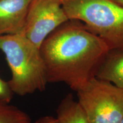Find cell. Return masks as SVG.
<instances>
[{"mask_svg":"<svg viewBox=\"0 0 123 123\" xmlns=\"http://www.w3.org/2000/svg\"><path fill=\"white\" fill-rule=\"evenodd\" d=\"M76 92L78 101L89 123H120L123 88L94 77Z\"/></svg>","mask_w":123,"mask_h":123,"instance_id":"277c9868","label":"cell"},{"mask_svg":"<svg viewBox=\"0 0 123 123\" xmlns=\"http://www.w3.org/2000/svg\"><path fill=\"white\" fill-rule=\"evenodd\" d=\"M13 93L8 83L0 78V100L9 103L11 100Z\"/></svg>","mask_w":123,"mask_h":123,"instance_id":"30bf717a","label":"cell"},{"mask_svg":"<svg viewBox=\"0 0 123 123\" xmlns=\"http://www.w3.org/2000/svg\"><path fill=\"white\" fill-rule=\"evenodd\" d=\"M31 119L25 112L14 105L0 101V123H31Z\"/></svg>","mask_w":123,"mask_h":123,"instance_id":"9c48e42d","label":"cell"},{"mask_svg":"<svg viewBox=\"0 0 123 123\" xmlns=\"http://www.w3.org/2000/svg\"><path fill=\"white\" fill-rule=\"evenodd\" d=\"M120 123H123V117L122 119H121V122H120Z\"/></svg>","mask_w":123,"mask_h":123,"instance_id":"4fadbf2b","label":"cell"},{"mask_svg":"<svg viewBox=\"0 0 123 123\" xmlns=\"http://www.w3.org/2000/svg\"><path fill=\"white\" fill-rule=\"evenodd\" d=\"M56 113L58 123H89L84 111L71 93L62 100Z\"/></svg>","mask_w":123,"mask_h":123,"instance_id":"ba28073f","label":"cell"},{"mask_svg":"<svg viewBox=\"0 0 123 123\" xmlns=\"http://www.w3.org/2000/svg\"><path fill=\"white\" fill-rule=\"evenodd\" d=\"M0 101H1V100H0Z\"/></svg>","mask_w":123,"mask_h":123,"instance_id":"5bb4252c","label":"cell"},{"mask_svg":"<svg viewBox=\"0 0 123 123\" xmlns=\"http://www.w3.org/2000/svg\"><path fill=\"white\" fill-rule=\"evenodd\" d=\"M68 20L62 0H31L22 33L39 48L52 31Z\"/></svg>","mask_w":123,"mask_h":123,"instance_id":"5b68a950","label":"cell"},{"mask_svg":"<svg viewBox=\"0 0 123 123\" xmlns=\"http://www.w3.org/2000/svg\"><path fill=\"white\" fill-rule=\"evenodd\" d=\"M95 77L123 89V47L108 51L97 70Z\"/></svg>","mask_w":123,"mask_h":123,"instance_id":"52a82bcc","label":"cell"},{"mask_svg":"<svg viewBox=\"0 0 123 123\" xmlns=\"http://www.w3.org/2000/svg\"><path fill=\"white\" fill-rule=\"evenodd\" d=\"M0 50L11 70L7 83L13 93L25 96L46 90L49 83L39 48L24 34L0 37Z\"/></svg>","mask_w":123,"mask_h":123,"instance_id":"7a4b0ae2","label":"cell"},{"mask_svg":"<svg viewBox=\"0 0 123 123\" xmlns=\"http://www.w3.org/2000/svg\"><path fill=\"white\" fill-rule=\"evenodd\" d=\"M69 19L81 21L109 50L123 47V7L112 0H62Z\"/></svg>","mask_w":123,"mask_h":123,"instance_id":"3957f363","label":"cell"},{"mask_svg":"<svg viewBox=\"0 0 123 123\" xmlns=\"http://www.w3.org/2000/svg\"><path fill=\"white\" fill-rule=\"evenodd\" d=\"M34 123H58L56 118L52 116H44L37 120Z\"/></svg>","mask_w":123,"mask_h":123,"instance_id":"8fae6325","label":"cell"},{"mask_svg":"<svg viewBox=\"0 0 123 123\" xmlns=\"http://www.w3.org/2000/svg\"><path fill=\"white\" fill-rule=\"evenodd\" d=\"M114 2H115L117 4H118L120 5H121V6L123 7V0H112Z\"/></svg>","mask_w":123,"mask_h":123,"instance_id":"7c38bea8","label":"cell"},{"mask_svg":"<svg viewBox=\"0 0 123 123\" xmlns=\"http://www.w3.org/2000/svg\"><path fill=\"white\" fill-rule=\"evenodd\" d=\"M31 0H0V37L22 33Z\"/></svg>","mask_w":123,"mask_h":123,"instance_id":"8992f818","label":"cell"},{"mask_svg":"<svg viewBox=\"0 0 123 123\" xmlns=\"http://www.w3.org/2000/svg\"><path fill=\"white\" fill-rule=\"evenodd\" d=\"M48 83H64L75 91L95 77L109 49L76 19L55 29L39 47Z\"/></svg>","mask_w":123,"mask_h":123,"instance_id":"6da1fadb","label":"cell"}]
</instances>
